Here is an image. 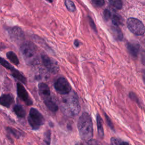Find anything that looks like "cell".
Listing matches in <instances>:
<instances>
[{
	"label": "cell",
	"mask_w": 145,
	"mask_h": 145,
	"mask_svg": "<svg viewBox=\"0 0 145 145\" xmlns=\"http://www.w3.org/2000/svg\"><path fill=\"white\" fill-rule=\"evenodd\" d=\"M14 97L11 94H3L0 96V105L9 108L14 103Z\"/></svg>",
	"instance_id": "obj_11"
},
{
	"label": "cell",
	"mask_w": 145,
	"mask_h": 145,
	"mask_svg": "<svg viewBox=\"0 0 145 145\" xmlns=\"http://www.w3.org/2000/svg\"><path fill=\"white\" fill-rule=\"evenodd\" d=\"M16 89L18 96L27 105H31L33 104V101L30 97L25 87L20 83H17Z\"/></svg>",
	"instance_id": "obj_10"
},
{
	"label": "cell",
	"mask_w": 145,
	"mask_h": 145,
	"mask_svg": "<svg viewBox=\"0 0 145 145\" xmlns=\"http://www.w3.org/2000/svg\"><path fill=\"white\" fill-rule=\"evenodd\" d=\"M20 52L25 62L31 65L39 63L40 59L36 46L31 42H23L20 46Z\"/></svg>",
	"instance_id": "obj_3"
},
{
	"label": "cell",
	"mask_w": 145,
	"mask_h": 145,
	"mask_svg": "<svg viewBox=\"0 0 145 145\" xmlns=\"http://www.w3.org/2000/svg\"><path fill=\"white\" fill-rule=\"evenodd\" d=\"M113 25L118 26L119 24H121V19L120 17L117 15H114L112 19Z\"/></svg>",
	"instance_id": "obj_23"
},
{
	"label": "cell",
	"mask_w": 145,
	"mask_h": 145,
	"mask_svg": "<svg viewBox=\"0 0 145 145\" xmlns=\"http://www.w3.org/2000/svg\"><path fill=\"white\" fill-rule=\"evenodd\" d=\"M74 45H75V47H78L79 46L80 42H79V41L78 40H74Z\"/></svg>",
	"instance_id": "obj_30"
},
{
	"label": "cell",
	"mask_w": 145,
	"mask_h": 145,
	"mask_svg": "<svg viewBox=\"0 0 145 145\" xmlns=\"http://www.w3.org/2000/svg\"><path fill=\"white\" fill-rule=\"evenodd\" d=\"M77 127L79 131L80 137L82 140H89L93 137V125L90 115L84 112L79 117Z\"/></svg>",
	"instance_id": "obj_2"
},
{
	"label": "cell",
	"mask_w": 145,
	"mask_h": 145,
	"mask_svg": "<svg viewBox=\"0 0 145 145\" xmlns=\"http://www.w3.org/2000/svg\"><path fill=\"white\" fill-rule=\"evenodd\" d=\"M112 29L114 35L115 36V37H117V39L121 40L123 39V35L121 32V29L119 28L118 26L113 25L112 26Z\"/></svg>",
	"instance_id": "obj_17"
},
{
	"label": "cell",
	"mask_w": 145,
	"mask_h": 145,
	"mask_svg": "<svg viewBox=\"0 0 145 145\" xmlns=\"http://www.w3.org/2000/svg\"><path fill=\"white\" fill-rule=\"evenodd\" d=\"M144 41H145V40H144Z\"/></svg>",
	"instance_id": "obj_33"
},
{
	"label": "cell",
	"mask_w": 145,
	"mask_h": 145,
	"mask_svg": "<svg viewBox=\"0 0 145 145\" xmlns=\"http://www.w3.org/2000/svg\"><path fill=\"white\" fill-rule=\"evenodd\" d=\"M38 89L39 93L48 109L53 112H57L58 109V106L51 97L49 86L46 83L41 82L38 85Z\"/></svg>",
	"instance_id": "obj_4"
},
{
	"label": "cell",
	"mask_w": 145,
	"mask_h": 145,
	"mask_svg": "<svg viewBox=\"0 0 145 145\" xmlns=\"http://www.w3.org/2000/svg\"><path fill=\"white\" fill-rule=\"evenodd\" d=\"M0 65H1L5 68L10 70L11 71H12L15 69L14 68V67L13 66H12L8 62H7L4 58H3L1 57H0Z\"/></svg>",
	"instance_id": "obj_18"
},
{
	"label": "cell",
	"mask_w": 145,
	"mask_h": 145,
	"mask_svg": "<svg viewBox=\"0 0 145 145\" xmlns=\"http://www.w3.org/2000/svg\"><path fill=\"white\" fill-rule=\"evenodd\" d=\"M127 26L129 29L136 35H143L145 33V27L143 24L136 18H129L127 20Z\"/></svg>",
	"instance_id": "obj_6"
},
{
	"label": "cell",
	"mask_w": 145,
	"mask_h": 145,
	"mask_svg": "<svg viewBox=\"0 0 145 145\" xmlns=\"http://www.w3.org/2000/svg\"><path fill=\"white\" fill-rule=\"evenodd\" d=\"M143 80H144V83H145V71H144V73H143Z\"/></svg>",
	"instance_id": "obj_31"
},
{
	"label": "cell",
	"mask_w": 145,
	"mask_h": 145,
	"mask_svg": "<svg viewBox=\"0 0 145 145\" xmlns=\"http://www.w3.org/2000/svg\"><path fill=\"white\" fill-rule=\"evenodd\" d=\"M56 91L61 95H68L70 93L71 87L68 80L64 77L58 78L54 84Z\"/></svg>",
	"instance_id": "obj_7"
},
{
	"label": "cell",
	"mask_w": 145,
	"mask_h": 145,
	"mask_svg": "<svg viewBox=\"0 0 145 145\" xmlns=\"http://www.w3.org/2000/svg\"><path fill=\"white\" fill-rule=\"evenodd\" d=\"M65 5L69 11L74 12L76 10V6L72 1L66 0L65 1Z\"/></svg>",
	"instance_id": "obj_21"
},
{
	"label": "cell",
	"mask_w": 145,
	"mask_h": 145,
	"mask_svg": "<svg viewBox=\"0 0 145 145\" xmlns=\"http://www.w3.org/2000/svg\"><path fill=\"white\" fill-rule=\"evenodd\" d=\"M8 34L11 40L15 42H20L24 38V34L22 28L18 26L8 28Z\"/></svg>",
	"instance_id": "obj_9"
},
{
	"label": "cell",
	"mask_w": 145,
	"mask_h": 145,
	"mask_svg": "<svg viewBox=\"0 0 145 145\" xmlns=\"http://www.w3.org/2000/svg\"><path fill=\"white\" fill-rule=\"evenodd\" d=\"M14 112L16 115L20 118H24L25 116L26 112L23 106L20 104H16L13 108Z\"/></svg>",
	"instance_id": "obj_13"
},
{
	"label": "cell",
	"mask_w": 145,
	"mask_h": 145,
	"mask_svg": "<svg viewBox=\"0 0 145 145\" xmlns=\"http://www.w3.org/2000/svg\"><path fill=\"white\" fill-rule=\"evenodd\" d=\"M103 15H104V19L105 20H108L110 16H111V13H110V11L108 10V9H105L104 12H103Z\"/></svg>",
	"instance_id": "obj_25"
},
{
	"label": "cell",
	"mask_w": 145,
	"mask_h": 145,
	"mask_svg": "<svg viewBox=\"0 0 145 145\" xmlns=\"http://www.w3.org/2000/svg\"><path fill=\"white\" fill-rule=\"evenodd\" d=\"M6 57L12 63H14V65H17V66L19 65V60L18 59V56L14 52H13L12 51H9V52H7Z\"/></svg>",
	"instance_id": "obj_16"
},
{
	"label": "cell",
	"mask_w": 145,
	"mask_h": 145,
	"mask_svg": "<svg viewBox=\"0 0 145 145\" xmlns=\"http://www.w3.org/2000/svg\"><path fill=\"white\" fill-rule=\"evenodd\" d=\"M87 145H101L97 140L91 139L87 141Z\"/></svg>",
	"instance_id": "obj_26"
},
{
	"label": "cell",
	"mask_w": 145,
	"mask_h": 145,
	"mask_svg": "<svg viewBox=\"0 0 145 145\" xmlns=\"http://www.w3.org/2000/svg\"><path fill=\"white\" fill-rule=\"evenodd\" d=\"M76 145H83V144H81V143H78V144H76Z\"/></svg>",
	"instance_id": "obj_32"
},
{
	"label": "cell",
	"mask_w": 145,
	"mask_h": 145,
	"mask_svg": "<svg viewBox=\"0 0 145 145\" xmlns=\"http://www.w3.org/2000/svg\"><path fill=\"white\" fill-rule=\"evenodd\" d=\"M61 108L62 113L67 117H72L78 115L80 106L76 94L73 92L63 97Z\"/></svg>",
	"instance_id": "obj_1"
},
{
	"label": "cell",
	"mask_w": 145,
	"mask_h": 145,
	"mask_svg": "<svg viewBox=\"0 0 145 145\" xmlns=\"http://www.w3.org/2000/svg\"><path fill=\"white\" fill-rule=\"evenodd\" d=\"M51 142V131L50 130H46L44 135V143L45 145H50Z\"/></svg>",
	"instance_id": "obj_20"
},
{
	"label": "cell",
	"mask_w": 145,
	"mask_h": 145,
	"mask_svg": "<svg viewBox=\"0 0 145 145\" xmlns=\"http://www.w3.org/2000/svg\"><path fill=\"white\" fill-rule=\"evenodd\" d=\"M112 140H113V143H114V144H116V145H129V144L127 142H119L118 140H116L114 138H113L112 139Z\"/></svg>",
	"instance_id": "obj_28"
},
{
	"label": "cell",
	"mask_w": 145,
	"mask_h": 145,
	"mask_svg": "<svg viewBox=\"0 0 145 145\" xmlns=\"http://www.w3.org/2000/svg\"><path fill=\"white\" fill-rule=\"evenodd\" d=\"M126 47L132 56L134 57H136L137 56L139 49V44H138L137 43L128 42L126 45Z\"/></svg>",
	"instance_id": "obj_12"
},
{
	"label": "cell",
	"mask_w": 145,
	"mask_h": 145,
	"mask_svg": "<svg viewBox=\"0 0 145 145\" xmlns=\"http://www.w3.org/2000/svg\"><path fill=\"white\" fill-rule=\"evenodd\" d=\"M91 2L96 7H101L104 4V1L103 0H92Z\"/></svg>",
	"instance_id": "obj_24"
},
{
	"label": "cell",
	"mask_w": 145,
	"mask_h": 145,
	"mask_svg": "<svg viewBox=\"0 0 145 145\" xmlns=\"http://www.w3.org/2000/svg\"><path fill=\"white\" fill-rule=\"evenodd\" d=\"M96 120H97V130H98L99 135L101 138H103L104 135L103 125V120L99 114H97Z\"/></svg>",
	"instance_id": "obj_15"
},
{
	"label": "cell",
	"mask_w": 145,
	"mask_h": 145,
	"mask_svg": "<svg viewBox=\"0 0 145 145\" xmlns=\"http://www.w3.org/2000/svg\"><path fill=\"white\" fill-rule=\"evenodd\" d=\"M11 75L14 78H16L23 84L27 83V79L18 70L15 69L14 71H11Z\"/></svg>",
	"instance_id": "obj_14"
},
{
	"label": "cell",
	"mask_w": 145,
	"mask_h": 145,
	"mask_svg": "<svg viewBox=\"0 0 145 145\" xmlns=\"http://www.w3.org/2000/svg\"><path fill=\"white\" fill-rule=\"evenodd\" d=\"M6 130L10 134H11L14 137L16 138H19L22 136V133L20 131L11 127H6Z\"/></svg>",
	"instance_id": "obj_19"
},
{
	"label": "cell",
	"mask_w": 145,
	"mask_h": 145,
	"mask_svg": "<svg viewBox=\"0 0 145 145\" xmlns=\"http://www.w3.org/2000/svg\"><path fill=\"white\" fill-rule=\"evenodd\" d=\"M109 2L111 6L117 9H121L122 7V2L120 0H110Z\"/></svg>",
	"instance_id": "obj_22"
},
{
	"label": "cell",
	"mask_w": 145,
	"mask_h": 145,
	"mask_svg": "<svg viewBox=\"0 0 145 145\" xmlns=\"http://www.w3.org/2000/svg\"><path fill=\"white\" fill-rule=\"evenodd\" d=\"M105 114V118H106V122H107V123L108 125V126L112 129V130H114V126H113V125L110 120V119L109 118V117L105 114Z\"/></svg>",
	"instance_id": "obj_27"
},
{
	"label": "cell",
	"mask_w": 145,
	"mask_h": 145,
	"mask_svg": "<svg viewBox=\"0 0 145 145\" xmlns=\"http://www.w3.org/2000/svg\"><path fill=\"white\" fill-rule=\"evenodd\" d=\"M88 18L89 23V24H90L91 27H92V29H93L94 31H96V26H95V23H94V22H93V20H92V18H91V17H89V16H88Z\"/></svg>",
	"instance_id": "obj_29"
},
{
	"label": "cell",
	"mask_w": 145,
	"mask_h": 145,
	"mask_svg": "<svg viewBox=\"0 0 145 145\" xmlns=\"http://www.w3.org/2000/svg\"><path fill=\"white\" fill-rule=\"evenodd\" d=\"M41 59L44 66L46 67L49 72L56 74L59 71L58 64L54 59L51 58L45 54H42L41 55Z\"/></svg>",
	"instance_id": "obj_8"
},
{
	"label": "cell",
	"mask_w": 145,
	"mask_h": 145,
	"mask_svg": "<svg viewBox=\"0 0 145 145\" xmlns=\"http://www.w3.org/2000/svg\"><path fill=\"white\" fill-rule=\"evenodd\" d=\"M28 121L33 130H37L44 124L45 118L37 109L31 108L29 112Z\"/></svg>",
	"instance_id": "obj_5"
}]
</instances>
